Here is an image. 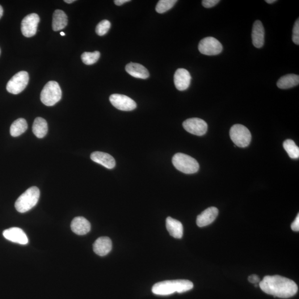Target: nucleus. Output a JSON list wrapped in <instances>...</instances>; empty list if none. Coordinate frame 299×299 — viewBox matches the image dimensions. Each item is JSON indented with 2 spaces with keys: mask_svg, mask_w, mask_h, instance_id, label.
Wrapping results in <instances>:
<instances>
[{
  "mask_svg": "<svg viewBox=\"0 0 299 299\" xmlns=\"http://www.w3.org/2000/svg\"><path fill=\"white\" fill-rule=\"evenodd\" d=\"M261 290L275 297L287 299L296 295L298 288L295 282L280 276H266L259 282Z\"/></svg>",
  "mask_w": 299,
  "mask_h": 299,
  "instance_id": "f257e3e1",
  "label": "nucleus"
},
{
  "mask_svg": "<svg viewBox=\"0 0 299 299\" xmlns=\"http://www.w3.org/2000/svg\"><path fill=\"white\" fill-rule=\"evenodd\" d=\"M292 230L294 231H299V215L298 214L296 220L292 223L291 225Z\"/></svg>",
  "mask_w": 299,
  "mask_h": 299,
  "instance_id": "7c9ffc66",
  "label": "nucleus"
},
{
  "mask_svg": "<svg viewBox=\"0 0 299 299\" xmlns=\"http://www.w3.org/2000/svg\"><path fill=\"white\" fill-rule=\"evenodd\" d=\"M40 196L39 188L33 186L29 188L15 202V208L19 212L25 213L29 211L37 204Z\"/></svg>",
  "mask_w": 299,
  "mask_h": 299,
  "instance_id": "7ed1b4c3",
  "label": "nucleus"
},
{
  "mask_svg": "<svg viewBox=\"0 0 299 299\" xmlns=\"http://www.w3.org/2000/svg\"><path fill=\"white\" fill-rule=\"evenodd\" d=\"M200 53L207 56H216L222 52L223 46L221 42L212 37L202 39L199 45Z\"/></svg>",
  "mask_w": 299,
  "mask_h": 299,
  "instance_id": "6e6552de",
  "label": "nucleus"
},
{
  "mask_svg": "<svg viewBox=\"0 0 299 299\" xmlns=\"http://www.w3.org/2000/svg\"><path fill=\"white\" fill-rule=\"evenodd\" d=\"M252 38L254 47L260 48L263 47L265 42V31L263 25L259 20H256L253 26Z\"/></svg>",
  "mask_w": 299,
  "mask_h": 299,
  "instance_id": "2eb2a0df",
  "label": "nucleus"
},
{
  "mask_svg": "<svg viewBox=\"0 0 299 299\" xmlns=\"http://www.w3.org/2000/svg\"><path fill=\"white\" fill-rule=\"evenodd\" d=\"M28 82L29 75L27 71H21L8 81L6 90L12 94H19L26 88Z\"/></svg>",
  "mask_w": 299,
  "mask_h": 299,
  "instance_id": "0eeeda50",
  "label": "nucleus"
},
{
  "mask_svg": "<svg viewBox=\"0 0 299 299\" xmlns=\"http://www.w3.org/2000/svg\"><path fill=\"white\" fill-rule=\"evenodd\" d=\"M218 214V209L216 207H210L205 209L197 217V226L204 227L211 224L216 220Z\"/></svg>",
  "mask_w": 299,
  "mask_h": 299,
  "instance_id": "4468645a",
  "label": "nucleus"
},
{
  "mask_svg": "<svg viewBox=\"0 0 299 299\" xmlns=\"http://www.w3.org/2000/svg\"><path fill=\"white\" fill-rule=\"evenodd\" d=\"M91 158L92 161L100 164L108 169H112L116 165L115 158L107 153L95 151L91 154Z\"/></svg>",
  "mask_w": 299,
  "mask_h": 299,
  "instance_id": "f3484780",
  "label": "nucleus"
},
{
  "mask_svg": "<svg viewBox=\"0 0 299 299\" xmlns=\"http://www.w3.org/2000/svg\"><path fill=\"white\" fill-rule=\"evenodd\" d=\"M111 27V23L110 21L107 20L101 21L96 27L95 32L96 34L100 36H103L107 34L109 29H110Z\"/></svg>",
  "mask_w": 299,
  "mask_h": 299,
  "instance_id": "cd10ccee",
  "label": "nucleus"
},
{
  "mask_svg": "<svg viewBox=\"0 0 299 299\" xmlns=\"http://www.w3.org/2000/svg\"><path fill=\"white\" fill-rule=\"evenodd\" d=\"M0 53H1V50H0Z\"/></svg>",
  "mask_w": 299,
  "mask_h": 299,
  "instance_id": "4c0bfd02",
  "label": "nucleus"
},
{
  "mask_svg": "<svg viewBox=\"0 0 299 299\" xmlns=\"http://www.w3.org/2000/svg\"><path fill=\"white\" fill-rule=\"evenodd\" d=\"M62 98V91L59 84L55 81H49L46 84L41 93L42 103L47 106H53Z\"/></svg>",
  "mask_w": 299,
  "mask_h": 299,
  "instance_id": "39448f33",
  "label": "nucleus"
},
{
  "mask_svg": "<svg viewBox=\"0 0 299 299\" xmlns=\"http://www.w3.org/2000/svg\"><path fill=\"white\" fill-rule=\"evenodd\" d=\"M283 147L290 158L294 159L299 158V148L293 140H286L283 143Z\"/></svg>",
  "mask_w": 299,
  "mask_h": 299,
  "instance_id": "393cba45",
  "label": "nucleus"
},
{
  "mask_svg": "<svg viewBox=\"0 0 299 299\" xmlns=\"http://www.w3.org/2000/svg\"><path fill=\"white\" fill-rule=\"evenodd\" d=\"M230 138L235 146L246 147L250 145L252 140V135L250 130L245 126L235 124L230 129Z\"/></svg>",
  "mask_w": 299,
  "mask_h": 299,
  "instance_id": "423d86ee",
  "label": "nucleus"
},
{
  "mask_svg": "<svg viewBox=\"0 0 299 299\" xmlns=\"http://www.w3.org/2000/svg\"><path fill=\"white\" fill-rule=\"evenodd\" d=\"M276 0H267V1H265V2H266L267 3L269 4L273 3L276 2Z\"/></svg>",
  "mask_w": 299,
  "mask_h": 299,
  "instance_id": "72a5a7b5",
  "label": "nucleus"
},
{
  "mask_svg": "<svg viewBox=\"0 0 299 299\" xmlns=\"http://www.w3.org/2000/svg\"><path fill=\"white\" fill-rule=\"evenodd\" d=\"M220 2V0H204L202 3L205 8H211L215 6Z\"/></svg>",
  "mask_w": 299,
  "mask_h": 299,
  "instance_id": "c756f323",
  "label": "nucleus"
},
{
  "mask_svg": "<svg viewBox=\"0 0 299 299\" xmlns=\"http://www.w3.org/2000/svg\"><path fill=\"white\" fill-rule=\"evenodd\" d=\"M193 284L188 280H166L155 284L152 292L158 296H169L175 293H183L192 289Z\"/></svg>",
  "mask_w": 299,
  "mask_h": 299,
  "instance_id": "f03ea898",
  "label": "nucleus"
},
{
  "mask_svg": "<svg viewBox=\"0 0 299 299\" xmlns=\"http://www.w3.org/2000/svg\"><path fill=\"white\" fill-rule=\"evenodd\" d=\"M3 237L12 242L25 245L28 243V239L23 230L13 227L6 230L3 232Z\"/></svg>",
  "mask_w": 299,
  "mask_h": 299,
  "instance_id": "f8f14e48",
  "label": "nucleus"
},
{
  "mask_svg": "<svg viewBox=\"0 0 299 299\" xmlns=\"http://www.w3.org/2000/svg\"><path fill=\"white\" fill-rule=\"evenodd\" d=\"M176 0H160L156 6V11L159 14L165 13L174 6Z\"/></svg>",
  "mask_w": 299,
  "mask_h": 299,
  "instance_id": "a878e982",
  "label": "nucleus"
},
{
  "mask_svg": "<svg viewBox=\"0 0 299 299\" xmlns=\"http://www.w3.org/2000/svg\"><path fill=\"white\" fill-rule=\"evenodd\" d=\"M248 280L253 284H257L260 281V277L255 275H252L248 277Z\"/></svg>",
  "mask_w": 299,
  "mask_h": 299,
  "instance_id": "2f4dec72",
  "label": "nucleus"
},
{
  "mask_svg": "<svg viewBox=\"0 0 299 299\" xmlns=\"http://www.w3.org/2000/svg\"><path fill=\"white\" fill-rule=\"evenodd\" d=\"M32 131L38 138H44L48 132L47 121L42 117H36L32 126Z\"/></svg>",
  "mask_w": 299,
  "mask_h": 299,
  "instance_id": "5701e85b",
  "label": "nucleus"
},
{
  "mask_svg": "<svg viewBox=\"0 0 299 299\" xmlns=\"http://www.w3.org/2000/svg\"><path fill=\"white\" fill-rule=\"evenodd\" d=\"M27 128L28 125L26 120L23 118L17 119L11 126V136L13 137H19L26 132Z\"/></svg>",
  "mask_w": 299,
  "mask_h": 299,
  "instance_id": "b1692460",
  "label": "nucleus"
},
{
  "mask_svg": "<svg viewBox=\"0 0 299 299\" xmlns=\"http://www.w3.org/2000/svg\"><path fill=\"white\" fill-rule=\"evenodd\" d=\"M39 16L36 14H29L21 23V32L26 37H31L36 35L38 24L40 22Z\"/></svg>",
  "mask_w": 299,
  "mask_h": 299,
  "instance_id": "9b49d317",
  "label": "nucleus"
},
{
  "mask_svg": "<svg viewBox=\"0 0 299 299\" xmlns=\"http://www.w3.org/2000/svg\"><path fill=\"white\" fill-rule=\"evenodd\" d=\"M60 35H61V36H65V35H66L65 33L64 32H61L60 33Z\"/></svg>",
  "mask_w": 299,
  "mask_h": 299,
  "instance_id": "e433bc0d",
  "label": "nucleus"
},
{
  "mask_svg": "<svg viewBox=\"0 0 299 299\" xmlns=\"http://www.w3.org/2000/svg\"><path fill=\"white\" fill-rule=\"evenodd\" d=\"M299 76L298 75L289 74L281 77L277 82V86L280 89L286 90L299 85Z\"/></svg>",
  "mask_w": 299,
  "mask_h": 299,
  "instance_id": "4be33fe9",
  "label": "nucleus"
},
{
  "mask_svg": "<svg viewBox=\"0 0 299 299\" xmlns=\"http://www.w3.org/2000/svg\"><path fill=\"white\" fill-rule=\"evenodd\" d=\"M293 41L297 45H299V20L295 23L293 31Z\"/></svg>",
  "mask_w": 299,
  "mask_h": 299,
  "instance_id": "c85d7f7f",
  "label": "nucleus"
},
{
  "mask_svg": "<svg viewBox=\"0 0 299 299\" xmlns=\"http://www.w3.org/2000/svg\"><path fill=\"white\" fill-rule=\"evenodd\" d=\"M74 0H65V2L67 3H71L74 2Z\"/></svg>",
  "mask_w": 299,
  "mask_h": 299,
  "instance_id": "c9c22d12",
  "label": "nucleus"
},
{
  "mask_svg": "<svg viewBox=\"0 0 299 299\" xmlns=\"http://www.w3.org/2000/svg\"><path fill=\"white\" fill-rule=\"evenodd\" d=\"M2 15H3V8H2V7L1 5H0V19L2 18Z\"/></svg>",
  "mask_w": 299,
  "mask_h": 299,
  "instance_id": "f704fd0d",
  "label": "nucleus"
},
{
  "mask_svg": "<svg viewBox=\"0 0 299 299\" xmlns=\"http://www.w3.org/2000/svg\"><path fill=\"white\" fill-rule=\"evenodd\" d=\"M109 100L114 107L122 111H132L137 107L134 100L125 95L114 94Z\"/></svg>",
  "mask_w": 299,
  "mask_h": 299,
  "instance_id": "9d476101",
  "label": "nucleus"
},
{
  "mask_svg": "<svg viewBox=\"0 0 299 299\" xmlns=\"http://www.w3.org/2000/svg\"><path fill=\"white\" fill-rule=\"evenodd\" d=\"M126 72L137 78L145 79L149 77V71L144 66L136 63H130L126 66Z\"/></svg>",
  "mask_w": 299,
  "mask_h": 299,
  "instance_id": "6ab92c4d",
  "label": "nucleus"
},
{
  "mask_svg": "<svg viewBox=\"0 0 299 299\" xmlns=\"http://www.w3.org/2000/svg\"><path fill=\"white\" fill-rule=\"evenodd\" d=\"M68 24V17L64 11L57 10L54 12L52 20V28L54 31H58L65 28Z\"/></svg>",
  "mask_w": 299,
  "mask_h": 299,
  "instance_id": "412c9836",
  "label": "nucleus"
},
{
  "mask_svg": "<svg viewBox=\"0 0 299 299\" xmlns=\"http://www.w3.org/2000/svg\"><path fill=\"white\" fill-rule=\"evenodd\" d=\"M191 76L189 71L184 69H179L174 75V83L177 90L184 91L190 86Z\"/></svg>",
  "mask_w": 299,
  "mask_h": 299,
  "instance_id": "ddd939ff",
  "label": "nucleus"
},
{
  "mask_svg": "<svg viewBox=\"0 0 299 299\" xmlns=\"http://www.w3.org/2000/svg\"><path fill=\"white\" fill-rule=\"evenodd\" d=\"M112 249L111 239L107 237H100L93 244V251L95 254L103 256L107 255Z\"/></svg>",
  "mask_w": 299,
  "mask_h": 299,
  "instance_id": "a211bd4d",
  "label": "nucleus"
},
{
  "mask_svg": "<svg viewBox=\"0 0 299 299\" xmlns=\"http://www.w3.org/2000/svg\"><path fill=\"white\" fill-rule=\"evenodd\" d=\"M183 125L185 130L195 136H202L207 132V124L204 120L197 117L185 120Z\"/></svg>",
  "mask_w": 299,
  "mask_h": 299,
  "instance_id": "1a4fd4ad",
  "label": "nucleus"
},
{
  "mask_svg": "<svg viewBox=\"0 0 299 299\" xmlns=\"http://www.w3.org/2000/svg\"><path fill=\"white\" fill-rule=\"evenodd\" d=\"M130 1V0H115V3L117 6H121L123 4Z\"/></svg>",
  "mask_w": 299,
  "mask_h": 299,
  "instance_id": "473e14b6",
  "label": "nucleus"
},
{
  "mask_svg": "<svg viewBox=\"0 0 299 299\" xmlns=\"http://www.w3.org/2000/svg\"><path fill=\"white\" fill-rule=\"evenodd\" d=\"M100 57V52L95 51L94 52H84L82 54L81 58L84 64L92 65L98 61Z\"/></svg>",
  "mask_w": 299,
  "mask_h": 299,
  "instance_id": "bb28decb",
  "label": "nucleus"
},
{
  "mask_svg": "<svg viewBox=\"0 0 299 299\" xmlns=\"http://www.w3.org/2000/svg\"><path fill=\"white\" fill-rule=\"evenodd\" d=\"M166 226L167 230L172 237L180 239L183 236V226L180 221L168 217L166 218Z\"/></svg>",
  "mask_w": 299,
  "mask_h": 299,
  "instance_id": "aec40b11",
  "label": "nucleus"
},
{
  "mask_svg": "<svg viewBox=\"0 0 299 299\" xmlns=\"http://www.w3.org/2000/svg\"><path fill=\"white\" fill-rule=\"evenodd\" d=\"M70 227L73 232L80 235L89 233L91 230L90 222L83 217L74 218L71 221Z\"/></svg>",
  "mask_w": 299,
  "mask_h": 299,
  "instance_id": "dca6fc26",
  "label": "nucleus"
},
{
  "mask_svg": "<svg viewBox=\"0 0 299 299\" xmlns=\"http://www.w3.org/2000/svg\"><path fill=\"white\" fill-rule=\"evenodd\" d=\"M172 161L176 169L184 174H195L199 170L200 165L197 160L186 154L177 153Z\"/></svg>",
  "mask_w": 299,
  "mask_h": 299,
  "instance_id": "20e7f679",
  "label": "nucleus"
}]
</instances>
